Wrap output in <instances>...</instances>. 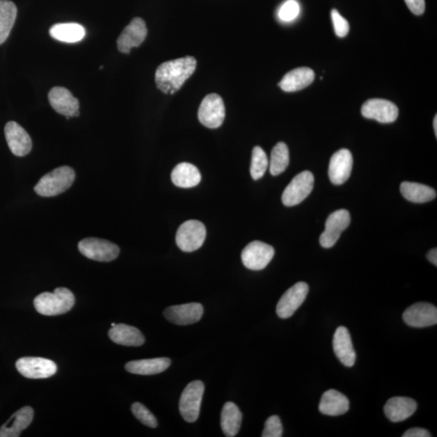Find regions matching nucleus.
I'll return each mask as SVG.
<instances>
[{
  "instance_id": "39448f33",
  "label": "nucleus",
  "mask_w": 437,
  "mask_h": 437,
  "mask_svg": "<svg viewBox=\"0 0 437 437\" xmlns=\"http://www.w3.org/2000/svg\"><path fill=\"white\" fill-rule=\"evenodd\" d=\"M207 232L205 225L196 220L187 221L178 228L176 243L184 252L196 251L203 245Z\"/></svg>"
},
{
  "instance_id": "393cba45",
  "label": "nucleus",
  "mask_w": 437,
  "mask_h": 437,
  "mask_svg": "<svg viewBox=\"0 0 437 437\" xmlns=\"http://www.w3.org/2000/svg\"><path fill=\"white\" fill-rule=\"evenodd\" d=\"M109 336L116 344L128 347H140L145 344V336L137 328L126 324H117L109 331Z\"/></svg>"
},
{
  "instance_id": "c9c22d12",
  "label": "nucleus",
  "mask_w": 437,
  "mask_h": 437,
  "mask_svg": "<svg viewBox=\"0 0 437 437\" xmlns=\"http://www.w3.org/2000/svg\"><path fill=\"white\" fill-rule=\"evenodd\" d=\"M283 436V425L279 416L272 415L267 419L262 437H281Z\"/></svg>"
},
{
  "instance_id": "412c9836",
  "label": "nucleus",
  "mask_w": 437,
  "mask_h": 437,
  "mask_svg": "<svg viewBox=\"0 0 437 437\" xmlns=\"http://www.w3.org/2000/svg\"><path fill=\"white\" fill-rule=\"evenodd\" d=\"M416 409L417 404L414 399L406 397H395L387 401L384 412L391 422L399 423L410 418Z\"/></svg>"
},
{
  "instance_id": "4be33fe9",
  "label": "nucleus",
  "mask_w": 437,
  "mask_h": 437,
  "mask_svg": "<svg viewBox=\"0 0 437 437\" xmlns=\"http://www.w3.org/2000/svg\"><path fill=\"white\" fill-rule=\"evenodd\" d=\"M34 412L31 406H24L11 416L0 428V437H18L32 423Z\"/></svg>"
},
{
  "instance_id": "dca6fc26",
  "label": "nucleus",
  "mask_w": 437,
  "mask_h": 437,
  "mask_svg": "<svg viewBox=\"0 0 437 437\" xmlns=\"http://www.w3.org/2000/svg\"><path fill=\"white\" fill-rule=\"evenodd\" d=\"M49 104L57 113L70 119L79 116V103L66 88L54 87L48 94Z\"/></svg>"
},
{
  "instance_id": "f257e3e1",
  "label": "nucleus",
  "mask_w": 437,
  "mask_h": 437,
  "mask_svg": "<svg viewBox=\"0 0 437 437\" xmlns=\"http://www.w3.org/2000/svg\"><path fill=\"white\" fill-rule=\"evenodd\" d=\"M196 66V59L191 56L163 63L156 72L158 89L166 94H175L195 72Z\"/></svg>"
},
{
  "instance_id": "bb28decb",
  "label": "nucleus",
  "mask_w": 437,
  "mask_h": 437,
  "mask_svg": "<svg viewBox=\"0 0 437 437\" xmlns=\"http://www.w3.org/2000/svg\"><path fill=\"white\" fill-rule=\"evenodd\" d=\"M171 180L178 187L191 188L200 183L201 173L192 164L183 162L173 168Z\"/></svg>"
},
{
  "instance_id": "f8f14e48",
  "label": "nucleus",
  "mask_w": 437,
  "mask_h": 437,
  "mask_svg": "<svg viewBox=\"0 0 437 437\" xmlns=\"http://www.w3.org/2000/svg\"><path fill=\"white\" fill-rule=\"evenodd\" d=\"M351 216L349 211L341 209L333 212L328 217L326 228L320 237V244L322 247L331 248L339 241L342 232L350 225Z\"/></svg>"
},
{
  "instance_id": "ddd939ff",
  "label": "nucleus",
  "mask_w": 437,
  "mask_h": 437,
  "mask_svg": "<svg viewBox=\"0 0 437 437\" xmlns=\"http://www.w3.org/2000/svg\"><path fill=\"white\" fill-rule=\"evenodd\" d=\"M361 113L365 118L381 123H391L398 118L399 109L395 104L384 99H370L362 106Z\"/></svg>"
},
{
  "instance_id": "a878e982",
  "label": "nucleus",
  "mask_w": 437,
  "mask_h": 437,
  "mask_svg": "<svg viewBox=\"0 0 437 437\" xmlns=\"http://www.w3.org/2000/svg\"><path fill=\"white\" fill-rule=\"evenodd\" d=\"M171 365L170 359L166 357L128 362L125 366L127 372L138 375H155L166 371Z\"/></svg>"
},
{
  "instance_id": "0eeeda50",
  "label": "nucleus",
  "mask_w": 437,
  "mask_h": 437,
  "mask_svg": "<svg viewBox=\"0 0 437 437\" xmlns=\"http://www.w3.org/2000/svg\"><path fill=\"white\" fill-rule=\"evenodd\" d=\"M78 248L84 256L98 262H111L116 260L120 252L117 245L96 237L86 238L79 241Z\"/></svg>"
},
{
  "instance_id": "f03ea898",
  "label": "nucleus",
  "mask_w": 437,
  "mask_h": 437,
  "mask_svg": "<svg viewBox=\"0 0 437 437\" xmlns=\"http://www.w3.org/2000/svg\"><path fill=\"white\" fill-rule=\"evenodd\" d=\"M73 293L66 287H58L53 292H43L33 301L36 310L45 316L66 314L74 305Z\"/></svg>"
},
{
  "instance_id": "20e7f679",
  "label": "nucleus",
  "mask_w": 437,
  "mask_h": 437,
  "mask_svg": "<svg viewBox=\"0 0 437 437\" xmlns=\"http://www.w3.org/2000/svg\"><path fill=\"white\" fill-rule=\"evenodd\" d=\"M205 385L201 381H193L184 389L180 401V411L188 423L196 422L200 413Z\"/></svg>"
},
{
  "instance_id": "6ab92c4d",
  "label": "nucleus",
  "mask_w": 437,
  "mask_h": 437,
  "mask_svg": "<svg viewBox=\"0 0 437 437\" xmlns=\"http://www.w3.org/2000/svg\"><path fill=\"white\" fill-rule=\"evenodd\" d=\"M353 157L347 149H341L332 156L329 166L331 182L336 186L345 183L351 176Z\"/></svg>"
},
{
  "instance_id": "a19ab883",
  "label": "nucleus",
  "mask_w": 437,
  "mask_h": 437,
  "mask_svg": "<svg viewBox=\"0 0 437 437\" xmlns=\"http://www.w3.org/2000/svg\"><path fill=\"white\" fill-rule=\"evenodd\" d=\"M434 131H435V134H436V137L437 136V116H435L434 118Z\"/></svg>"
},
{
  "instance_id": "6e6552de",
  "label": "nucleus",
  "mask_w": 437,
  "mask_h": 437,
  "mask_svg": "<svg viewBox=\"0 0 437 437\" xmlns=\"http://www.w3.org/2000/svg\"><path fill=\"white\" fill-rule=\"evenodd\" d=\"M198 118L206 127H220L225 118V106L221 97L216 93H211L203 98L198 109Z\"/></svg>"
},
{
  "instance_id": "7c9ffc66",
  "label": "nucleus",
  "mask_w": 437,
  "mask_h": 437,
  "mask_svg": "<svg viewBox=\"0 0 437 437\" xmlns=\"http://www.w3.org/2000/svg\"><path fill=\"white\" fill-rule=\"evenodd\" d=\"M17 8L9 0H0V45L8 39L16 22Z\"/></svg>"
},
{
  "instance_id": "2eb2a0df",
  "label": "nucleus",
  "mask_w": 437,
  "mask_h": 437,
  "mask_svg": "<svg viewBox=\"0 0 437 437\" xmlns=\"http://www.w3.org/2000/svg\"><path fill=\"white\" fill-rule=\"evenodd\" d=\"M402 317L406 324L411 327H429L437 324V309L429 303H416L406 309Z\"/></svg>"
},
{
  "instance_id": "2f4dec72",
  "label": "nucleus",
  "mask_w": 437,
  "mask_h": 437,
  "mask_svg": "<svg viewBox=\"0 0 437 437\" xmlns=\"http://www.w3.org/2000/svg\"><path fill=\"white\" fill-rule=\"evenodd\" d=\"M290 161L289 148L286 143L280 142L273 148L270 161V173L273 176H278L284 173L289 167Z\"/></svg>"
},
{
  "instance_id": "c85d7f7f",
  "label": "nucleus",
  "mask_w": 437,
  "mask_h": 437,
  "mask_svg": "<svg viewBox=\"0 0 437 437\" xmlns=\"http://www.w3.org/2000/svg\"><path fill=\"white\" fill-rule=\"evenodd\" d=\"M242 421V414L238 406L232 402L223 405L221 411V425L223 434L228 437L237 436Z\"/></svg>"
},
{
  "instance_id": "c756f323",
  "label": "nucleus",
  "mask_w": 437,
  "mask_h": 437,
  "mask_svg": "<svg viewBox=\"0 0 437 437\" xmlns=\"http://www.w3.org/2000/svg\"><path fill=\"white\" fill-rule=\"evenodd\" d=\"M400 191L406 200L415 203L430 202L436 197L434 189L420 183L402 182Z\"/></svg>"
},
{
  "instance_id": "4c0bfd02",
  "label": "nucleus",
  "mask_w": 437,
  "mask_h": 437,
  "mask_svg": "<svg viewBox=\"0 0 437 437\" xmlns=\"http://www.w3.org/2000/svg\"><path fill=\"white\" fill-rule=\"evenodd\" d=\"M406 6L411 10L412 13L420 16L424 13V0H405Z\"/></svg>"
},
{
  "instance_id": "9d476101",
  "label": "nucleus",
  "mask_w": 437,
  "mask_h": 437,
  "mask_svg": "<svg viewBox=\"0 0 437 437\" xmlns=\"http://www.w3.org/2000/svg\"><path fill=\"white\" fill-rule=\"evenodd\" d=\"M309 285L305 282L296 283L282 296L276 306V314L280 319H287L295 314L306 299Z\"/></svg>"
},
{
  "instance_id": "9b49d317",
  "label": "nucleus",
  "mask_w": 437,
  "mask_h": 437,
  "mask_svg": "<svg viewBox=\"0 0 437 437\" xmlns=\"http://www.w3.org/2000/svg\"><path fill=\"white\" fill-rule=\"evenodd\" d=\"M16 367L19 374L31 379H48L57 372L54 361L41 357H23L17 361Z\"/></svg>"
},
{
  "instance_id": "58836bf2",
  "label": "nucleus",
  "mask_w": 437,
  "mask_h": 437,
  "mask_svg": "<svg viewBox=\"0 0 437 437\" xmlns=\"http://www.w3.org/2000/svg\"><path fill=\"white\" fill-rule=\"evenodd\" d=\"M429 431L421 428H412L406 431L402 437H430Z\"/></svg>"
},
{
  "instance_id": "f704fd0d",
  "label": "nucleus",
  "mask_w": 437,
  "mask_h": 437,
  "mask_svg": "<svg viewBox=\"0 0 437 437\" xmlns=\"http://www.w3.org/2000/svg\"><path fill=\"white\" fill-rule=\"evenodd\" d=\"M300 13V5L296 0H287L279 11V17L283 22H289L296 19Z\"/></svg>"
},
{
  "instance_id": "4468645a",
  "label": "nucleus",
  "mask_w": 437,
  "mask_h": 437,
  "mask_svg": "<svg viewBox=\"0 0 437 437\" xmlns=\"http://www.w3.org/2000/svg\"><path fill=\"white\" fill-rule=\"evenodd\" d=\"M147 34L145 22L140 17L134 18L118 38V51L130 54L133 47H140L145 42Z\"/></svg>"
},
{
  "instance_id": "b1692460",
  "label": "nucleus",
  "mask_w": 437,
  "mask_h": 437,
  "mask_svg": "<svg viewBox=\"0 0 437 437\" xmlns=\"http://www.w3.org/2000/svg\"><path fill=\"white\" fill-rule=\"evenodd\" d=\"M350 407V402L344 395L340 392L330 390L322 395L319 411L321 414L337 416L347 413Z\"/></svg>"
},
{
  "instance_id": "aec40b11",
  "label": "nucleus",
  "mask_w": 437,
  "mask_h": 437,
  "mask_svg": "<svg viewBox=\"0 0 437 437\" xmlns=\"http://www.w3.org/2000/svg\"><path fill=\"white\" fill-rule=\"evenodd\" d=\"M333 347L341 363L346 367H352L356 363V353L351 339L349 330L344 326H340L336 330Z\"/></svg>"
},
{
  "instance_id": "ea45409f",
  "label": "nucleus",
  "mask_w": 437,
  "mask_h": 437,
  "mask_svg": "<svg viewBox=\"0 0 437 437\" xmlns=\"http://www.w3.org/2000/svg\"><path fill=\"white\" fill-rule=\"evenodd\" d=\"M427 257H428V260L433 263L434 265H435L436 267L437 266V250L436 248H434V249L431 250L429 252V254L427 255Z\"/></svg>"
},
{
  "instance_id": "423d86ee",
  "label": "nucleus",
  "mask_w": 437,
  "mask_h": 437,
  "mask_svg": "<svg viewBox=\"0 0 437 437\" xmlns=\"http://www.w3.org/2000/svg\"><path fill=\"white\" fill-rule=\"evenodd\" d=\"M315 177L310 171L297 175L289 184L282 196V202L287 207H293L305 200L314 189Z\"/></svg>"
},
{
  "instance_id": "f3484780",
  "label": "nucleus",
  "mask_w": 437,
  "mask_h": 437,
  "mask_svg": "<svg viewBox=\"0 0 437 437\" xmlns=\"http://www.w3.org/2000/svg\"><path fill=\"white\" fill-rule=\"evenodd\" d=\"M203 315V307L200 303H189L167 308L164 311L166 319L173 324L186 326L196 324Z\"/></svg>"
},
{
  "instance_id": "473e14b6",
  "label": "nucleus",
  "mask_w": 437,
  "mask_h": 437,
  "mask_svg": "<svg viewBox=\"0 0 437 437\" xmlns=\"http://www.w3.org/2000/svg\"><path fill=\"white\" fill-rule=\"evenodd\" d=\"M269 166V161L266 152L260 146H256L253 149L252 161L251 166V175L254 180H260L264 176Z\"/></svg>"
},
{
  "instance_id": "7ed1b4c3",
  "label": "nucleus",
  "mask_w": 437,
  "mask_h": 437,
  "mask_svg": "<svg viewBox=\"0 0 437 437\" xmlns=\"http://www.w3.org/2000/svg\"><path fill=\"white\" fill-rule=\"evenodd\" d=\"M74 177L76 173L71 167H58L43 176L34 186V191L42 197L56 196L71 187Z\"/></svg>"
},
{
  "instance_id": "5701e85b",
  "label": "nucleus",
  "mask_w": 437,
  "mask_h": 437,
  "mask_svg": "<svg viewBox=\"0 0 437 437\" xmlns=\"http://www.w3.org/2000/svg\"><path fill=\"white\" fill-rule=\"evenodd\" d=\"M315 78V72L309 67L296 68L287 72L279 84L283 90L287 93L300 91L310 86Z\"/></svg>"
},
{
  "instance_id": "e433bc0d",
  "label": "nucleus",
  "mask_w": 437,
  "mask_h": 437,
  "mask_svg": "<svg viewBox=\"0 0 437 437\" xmlns=\"http://www.w3.org/2000/svg\"><path fill=\"white\" fill-rule=\"evenodd\" d=\"M331 18L336 35L340 38L346 37L350 31L349 24L347 19L342 17L336 9L332 10Z\"/></svg>"
},
{
  "instance_id": "a211bd4d",
  "label": "nucleus",
  "mask_w": 437,
  "mask_h": 437,
  "mask_svg": "<svg viewBox=\"0 0 437 437\" xmlns=\"http://www.w3.org/2000/svg\"><path fill=\"white\" fill-rule=\"evenodd\" d=\"M5 138L10 150L17 157H24L31 152L32 141L24 129L16 122H9L4 128Z\"/></svg>"
},
{
  "instance_id": "72a5a7b5",
  "label": "nucleus",
  "mask_w": 437,
  "mask_h": 437,
  "mask_svg": "<svg viewBox=\"0 0 437 437\" xmlns=\"http://www.w3.org/2000/svg\"><path fill=\"white\" fill-rule=\"evenodd\" d=\"M132 411L136 418L141 421L143 424L149 427V428H157L158 425L157 420L145 406L140 404V402H135L132 406Z\"/></svg>"
},
{
  "instance_id": "1a4fd4ad",
  "label": "nucleus",
  "mask_w": 437,
  "mask_h": 437,
  "mask_svg": "<svg viewBox=\"0 0 437 437\" xmlns=\"http://www.w3.org/2000/svg\"><path fill=\"white\" fill-rule=\"evenodd\" d=\"M275 255V250L271 246L260 241H255L247 245L241 253L243 264L252 271L264 269Z\"/></svg>"
},
{
  "instance_id": "cd10ccee",
  "label": "nucleus",
  "mask_w": 437,
  "mask_h": 437,
  "mask_svg": "<svg viewBox=\"0 0 437 437\" xmlns=\"http://www.w3.org/2000/svg\"><path fill=\"white\" fill-rule=\"evenodd\" d=\"M51 36L57 41L65 43H77L86 37V29L77 23H61L54 24L49 29Z\"/></svg>"
}]
</instances>
